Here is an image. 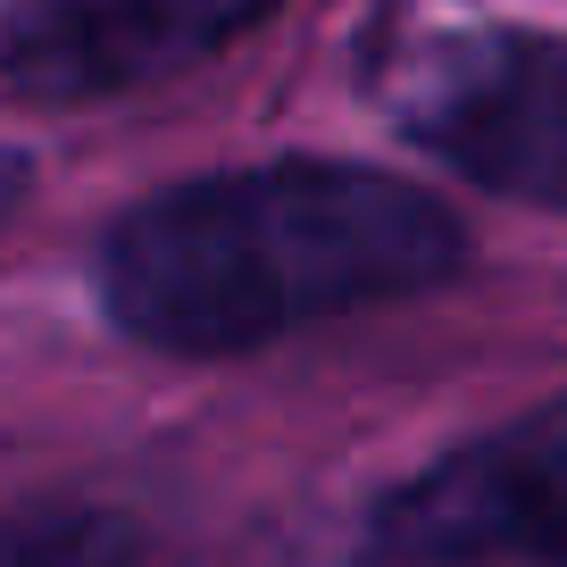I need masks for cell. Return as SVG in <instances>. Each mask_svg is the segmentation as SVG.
I'll return each mask as SVG.
<instances>
[{
	"instance_id": "cell-1",
	"label": "cell",
	"mask_w": 567,
	"mask_h": 567,
	"mask_svg": "<svg viewBox=\"0 0 567 567\" xmlns=\"http://www.w3.org/2000/svg\"><path fill=\"white\" fill-rule=\"evenodd\" d=\"M460 259L467 226L392 167L250 159L134 200L101 234V309L142 351L226 359L425 292Z\"/></svg>"
},
{
	"instance_id": "cell-2",
	"label": "cell",
	"mask_w": 567,
	"mask_h": 567,
	"mask_svg": "<svg viewBox=\"0 0 567 567\" xmlns=\"http://www.w3.org/2000/svg\"><path fill=\"white\" fill-rule=\"evenodd\" d=\"M392 117L425 159L534 209H567V34L467 25L392 75Z\"/></svg>"
},
{
	"instance_id": "cell-3",
	"label": "cell",
	"mask_w": 567,
	"mask_h": 567,
	"mask_svg": "<svg viewBox=\"0 0 567 567\" xmlns=\"http://www.w3.org/2000/svg\"><path fill=\"white\" fill-rule=\"evenodd\" d=\"M375 567H534L567 559V401L484 425L425 460L368 517Z\"/></svg>"
},
{
	"instance_id": "cell-4",
	"label": "cell",
	"mask_w": 567,
	"mask_h": 567,
	"mask_svg": "<svg viewBox=\"0 0 567 567\" xmlns=\"http://www.w3.org/2000/svg\"><path fill=\"white\" fill-rule=\"evenodd\" d=\"M276 18V0H9L0 9V92L9 101H117L209 68Z\"/></svg>"
},
{
	"instance_id": "cell-5",
	"label": "cell",
	"mask_w": 567,
	"mask_h": 567,
	"mask_svg": "<svg viewBox=\"0 0 567 567\" xmlns=\"http://www.w3.org/2000/svg\"><path fill=\"white\" fill-rule=\"evenodd\" d=\"M0 567H142V534L117 509H25L0 526Z\"/></svg>"
},
{
	"instance_id": "cell-6",
	"label": "cell",
	"mask_w": 567,
	"mask_h": 567,
	"mask_svg": "<svg viewBox=\"0 0 567 567\" xmlns=\"http://www.w3.org/2000/svg\"><path fill=\"white\" fill-rule=\"evenodd\" d=\"M25 184H34V176H25V159H18V151H0V217L25 200Z\"/></svg>"
}]
</instances>
